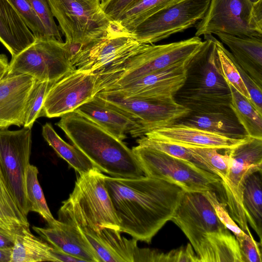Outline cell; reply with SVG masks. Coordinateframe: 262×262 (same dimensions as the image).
Returning a JSON list of instances; mask_svg holds the SVG:
<instances>
[{"label": "cell", "mask_w": 262, "mask_h": 262, "mask_svg": "<svg viewBox=\"0 0 262 262\" xmlns=\"http://www.w3.org/2000/svg\"><path fill=\"white\" fill-rule=\"evenodd\" d=\"M78 228L100 262H140L141 248L138 247L137 241L122 236L119 230L103 228L97 232Z\"/></svg>", "instance_id": "19"}, {"label": "cell", "mask_w": 262, "mask_h": 262, "mask_svg": "<svg viewBox=\"0 0 262 262\" xmlns=\"http://www.w3.org/2000/svg\"><path fill=\"white\" fill-rule=\"evenodd\" d=\"M38 174L37 168L30 164L26 176V192L30 211L38 213L47 222L49 227H55L60 221L54 218L49 209L38 181Z\"/></svg>", "instance_id": "33"}, {"label": "cell", "mask_w": 262, "mask_h": 262, "mask_svg": "<svg viewBox=\"0 0 262 262\" xmlns=\"http://www.w3.org/2000/svg\"><path fill=\"white\" fill-rule=\"evenodd\" d=\"M203 194L213 207L219 220L228 230L234 234L238 242L249 236L235 223L228 212L227 205L219 201L216 193L213 190L206 191L203 192Z\"/></svg>", "instance_id": "39"}, {"label": "cell", "mask_w": 262, "mask_h": 262, "mask_svg": "<svg viewBox=\"0 0 262 262\" xmlns=\"http://www.w3.org/2000/svg\"><path fill=\"white\" fill-rule=\"evenodd\" d=\"M252 21L257 30L262 33V0L253 4Z\"/></svg>", "instance_id": "44"}, {"label": "cell", "mask_w": 262, "mask_h": 262, "mask_svg": "<svg viewBox=\"0 0 262 262\" xmlns=\"http://www.w3.org/2000/svg\"><path fill=\"white\" fill-rule=\"evenodd\" d=\"M239 66L262 88V37L216 33Z\"/></svg>", "instance_id": "23"}, {"label": "cell", "mask_w": 262, "mask_h": 262, "mask_svg": "<svg viewBox=\"0 0 262 262\" xmlns=\"http://www.w3.org/2000/svg\"><path fill=\"white\" fill-rule=\"evenodd\" d=\"M66 37L71 60L88 45L117 30L98 0H48Z\"/></svg>", "instance_id": "6"}, {"label": "cell", "mask_w": 262, "mask_h": 262, "mask_svg": "<svg viewBox=\"0 0 262 262\" xmlns=\"http://www.w3.org/2000/svg\"><path fill=\"white\" fill-rule=\"evenodd\" d=\"M100 2V4H103L105 2H106L108 0H98Z\"/></svg>", "instance_id": "50"}, {"label": "cell", "mask_w": 262, "mask_h": 262, "mask_svg": "<svg viewBox=\"0 0 262 262\" xmlns=\"http://www.w3.org/2000/svg\"><path fill=\"white\" fill-rule=\"evenodd\" d=\"M32 147L31 129H0V165L8 185L21 213L30 207L26 192V176Z\"/></svg>", "instance_id": "11"}, {"label": "cell", "mask_w": 262, "mask_h": 262, "mask_svg": "<svg viewBox=\"0 0 262 262\" xmlns=\"http://www.w3.org/2000/svg\"><path fill=\"white\" fill-rule=\"evenodd\" d=\"M9 1L36 39L48 38L41 21L28 0Z\"/></svg>", "instance_id": "38"}, {"label": "cell", "mask_w": 262, "mask_h": 262, "mask_svg": "<svg viewBox=\"0 0 262 262\" xmlns=\"http://www.w3.org/2000/svg\"><path fill=\"white\" fill-rule=\"evenodd\" d=\"M204 36L203 44L188 63L185 80L174 99L192 113L231 112V93L221 69L216 38L212 34Z\"/></svg>", "instance_id": "3"}, {"label": "cell", "mask_w": 262, "mask_h": 262, "mask_svg": "<svg viewBox=\"0 0 262 262\" xmlns=\"http://www.w3.org/2000/svg\"><path fill=\"white\" fill-rule=\"evenodd\" d=\"M181 0H139L125 11L114 26L119 31L130 33L145 19Z\"/></svg>", "instance_id": "31"}, {"label": "cell", "mask_w": 262, "mask_h": 262, "mask_svg": "<svg viewBox=\"0 0 262 262\" xmlns=\"http://www.w3.org/2000/svg\"><path fill=\"white\" fill-rule=\"evenodd\" d=\"M35 79L26 74H6L0 81V129L23 126L27 100Z\"/></svg>", "instance_id": "18"}, {"label": "cell", "mask_w": 262, "mask_h": 262, "mask_svg": "<svg viewBox=\"0 0 262 262\" xmlns=\"http://www.w3.org/2000/svg\"><path fill=\"white\" fill-rule=\"evenodd\" d=\"M249 2L252 4H254L255 3H257L258 2H259V1L260 0H249Z\"/></svg>", "instance_id": "49"}, {"label": "cell", "mask_w": 262, "mask_h": 262, "mask_svg": "<svg viewBox=\"0 0 262 262\" xmlns=\"http://www.w3.org/2000/svg\"><path fill=\"white\" fill-rule=\"evenodd\" d=\"M9 63L6 55L0 54V81L7 74Z\"/></svg>", "instance_id": "47"}, {"label": "cell", "mask_w": 262, "mask_h": 262, "mask_svg": "<svg viewBox=\"0 0 262 262\" xmlns=\"http://www.w3.org/2000/svg\"><path fill=\"white\" fill-rule=\"evenodd\" d=\"M27 217L20 211L0 165V232L11 237L29 229Z\"/></svg>", "instance_id": "27"}, {"label": "cell", "mask_w": 262, "mask_h": 262, "mask_svg": "<svg viewBox=\"0 0 262 262\" xmlns=\"http://www.w3.org/2000/svg\"><path fill=\"white\" fill-rule=\"evenodd\" d=\"M145 176L173 183L187 192L203 193L214 190L221 179L190 161L157 149L137 145L132 148Z\"/></svg>", "instance_id": "7"}, {"label": "cell", "mask_w": 262, "mask_h": 262, "mask_svg": "<svg viewBox=\"0 0 262 262\" xmlns=\"http://www.w3.org/2000/svg\"><path fill=\"white\" fill-rule=\"evenodd\" d=\"M60 117L56 125L101 172L115 178L143 175L132 149L122 141L75 111Z\"/></svg>", "instance_id": "2"}, {"label": "cell", "mask_w": 262, "mask_h": 262, "mask_svg": "<svg viewBox=\"0 0 262 262\" xmlns=\"http://www.w3.org/2000/svg\"><path fill=\"white\" fill-rule=\"evenodd\" d=\"M78 113L122 141L130 133L132 137L138 130L137 124L129 118L105 104L96 96L76 109Z\"/></svg>", "instance_id": "22"}, {"label": "cell", "mask_w": 262, "mask_h": 262, "mask_svg": "<svg viewBox=\"0 0 262 262\" xmlns=\"http://www.w3.org/2000/svg\"><path fill=\"white\" fill-rule=\"evenodd\" d=\"M105 177L97 167L79 175L73 191L58 211V221L97 232L103 228L119 230L120 221L108 192Z\"/></svg>", "instance_id": "4"}, {"label": "cell", "mask_w": 262, "mask_h": 262, "mask_svg": "<svg viewBox=\"0 0 262 262\" xmlns=\"http://www.w3.org/2000/svg\"><path fill=\"white\" fill-rule=\"evenodd\" d=\"M95 96L137 124L138 128L134 138L140 137L154 129L173 124L190 112L174 99L127 96L116 91H100Z\"/></svg>", "instance_id": "8"}, {"label": "cell", "mask_w": 262, "mask_h": 262, "mask_svg": "<svg viewBox=\"0 0 262 262\" xmlns=\"http://www.w3.org/2000/svg\"><path fill=\"white\" fill-rule=\"evenodd\" d=\"M52 253L56 260V262H81L82 259L72 256L53 247Z\"/></svg>", "instance_id": "45"}, {"label": "cell", "mask_w": 262, "mask_h": 262, "mask_svg": "<svg viewBox=\"0 0 262 262\" xmlns=\"http://www.w3.org/2000/svg\"><path fill=\"white\" fill-rule=\"evenodd\" d=\"M137 142L139 145L152 148L171 156L191 162L205 169L192 158L188 149L183 146L145 135L140 137Z\"/></svg>", "instance_id": "37"}, {"label": "cell", "mask_w": 262, "mask_h": 262, "mask_svg": "<svg viewBox=\"0 0 262 262\" xmlns=\"http://www.w3.org/2000/svg\"><path fill=\"white\" fill-rule=\"evenodd\" d=\"M225 150L231 160L227 174L221 181L227 209L241 229L251 235L243 206V194L248 178L261 172L262 138L248 136L236 146Z\"/></svg>", "instance_id": "9"}, {"label": "cell", "mask_w": 262, "mask_h": 262, "mask_svg": "<svg viewBox=\"0 0 262 262\" xmlns=\"http://www.w3.org/2000/svg\"><path fill=\"white\" fill-rule=\"evenodd\" d=\"M53 247L33 234L30 229L15 235L10 262L54 261Z\"/></svg>", "instance_id": "28"}, {"label": "cell", "mask_w": 262, "mask_h": 262, "mask_svg": "<svg viewBox=\"0 0 262 262\" xmlns=\"http://www.w3.org/2000/svg\"><path fill=\"white\" fill-rule=\"evenodd\" d=\"M32 229L51 246L84 261L100 262L96 252L78 227L60 221L55 227Z\"/></svg>", "instance_id": "21"}, {"label": "cell", "mask_w": 262, "mask_h": 262, "mask_svg": "<svg viewBox=\"0 0 262 262\" xmlns=\"http://www.w3.org/2000/svg\"><path fill=\"white\" fill-rule=\"evenodd\" d=\"M257 172L246 180L243 194V206L247 219L260 239L262 234L261 179Z\"/></svg>", "instance_id": "30"}, {"label": "cell", "mask_w": 262, "mask_h": 262, "mask_svg": "<svg viewBox=\"0 0 262 262\" xmlns=\"http://www.w3.org/2000/svg\"><path fill=\"white\" fill-rule=\"evenodd\" d=\"M216 45L221 69L226 81L250 101L249 92L232 60L231 53L217 39Z\"/></svg>", "instance_id": "36"}, {"label": "cell", "mask_w": 262, "mask_h": 262, "mask_svg": "<svg viewBox=\"0 0 262 262\" xmlns=\"http://www.w3.org/2000/svg\"><path fill=\"white\" fill-rule=\"evenodd\" d=\"M168 262H200L190 243L167 252Z\"/></svg>", "instance_id": "43"}, {"label": "cell", "mask_w": 262, "mask_h": 262, "mask_svg": "<svg viewBox=\"0 0 262 262\" xmlns=\"http://www.w3.org/2000/svg\"><path fill=\"white\" fill-rule=\"evenodd\" d=\"M176 123L231 139H244L248 137L233 111L227 113L211 114H194L190 112Z\"/></svg>", "instance_id": "26"}, {"label": "cell", "mask_w": 262, "mask_h": 262, "mask_svg": "<svg viewBox=\"0 0 262 262\" xmlns=\"http://www.w3.org/2000/svg\"><path fill=\"white\" fill-rule=\"evenodd\" d=\"M252 7L249 0H210L205 15L196 25L195 36L223 33L262 37L252 21Z\"/></svg>", "instance_id": "14"}, {"label": "cell", "mask_w": 262, "mask_h": 262, "mask_svg": "<svg viewBox=\"0 0 262 262\" xmlns=\"http://www.w3.org/2000/svg\"><path fill=\"white\" fill-rule=\"evenodd\" d=\"M41 21L49 39L62 41L48 0H28Z\"/></svg>", "instance_id": "40"}, {"label": "cell", "mask_w": 262, "mask_h": 262, "mask_svg": "<svg viewBox=\"0 0 262 262\" xmlns=\"http://www.w3.org/2000/svg\"><path fill=\"white\" fill-rule=\"evenodd\" d=\"M192 158L203 168L219 177L221 181L226 177L231 160L228 154L222 155L218 149L210 147L187 146Z\"/></svg>", "instance_id": "34"}, {"label": "cell", "mask_w": 262, "mask_h": 262, "mask_svg": "<svg viewBox=\"0 0 262 262\" xmlns=\"http://www.w3.org/2000/svg\"><path fill=\"white\" fill-rule=\"evenodd\" d=\"M245 262H261L259 247L261 243L257 242L252 235L238 242Z\"/></svg>", "instance_id": "42"}, {"label": "cell", "mask_w": 262, "mask_h": 262, "mask_svg": "<svg viewBox=\"0 0 262 262\" xmlns=\"http://www.w3.org/2000/svg\"><path fill=\"white\" fill-rule=\"evenodd\" d=\"M199 36L164 45L147 44L122 63L97 76L98 92L123 85L151 73L191 58L201 49Z\"/></svg>", "instance_id": "5"}, {"label": "cell", "mask_w": 262, "mask_h": 262, "mask_svg": "<svg viewBox=\"0 0 262 262\" xmlns=\"http://www.w3.org/2000/svg\"><path fill=\"white\" fill-rule=\"evenodd\" d=\"M105 183L120 221L119 231L146 243L171 220L185 192L173 183L145 176H105Z\"/></svg>", "instance_id": "1"}, {"label": "cell", "mask_w": 262, "mask_h": 262, "mask_svg": "<svg viewBox=\"0 0 262 262\" xmlns=\"http://www.w3.org/2000/svg\"><path fill=\"white\" fill-rule=\"evenodd\" d=\"M36 38L9 0H0V41L12 58L25 50Z\"/></svg>", "instance_id": "24"}, {"label": "cell", "mask_w": 262, "mask_h": 262, "mask_svg": "<svg viewBox=\"0 0 262 262\" xmlns=\"http://www.w3.org/2000/svg\"><path fill=\"white\" fill-rule=\"evenodd\" d=\"M42 135L57 155L64 160L79 175L85 174L96 167L76 146L62 140L51 123H46L42 126Z\"/></svg>", "instance_id": "29"}, {"label": "cell", "mask_w": 262, "mask_h": 262, "mask_svg": "<svg viewBox=\"0 0 262 262\" xmlns=\"http://www.w3.org/2000/svg\"><path fill=\"white\" fill-rule=\"evenodd\" d=\"M146 45L135 40L129 33L116 30L86 46L71 62L76 69L98 74L122 63Z\"/></svg>", "instance_id": "13"}, {"label": "cell", "mask_w": 262, "mask_h": 262, "mask_svg": "<svg viewBox=\"0 0 262 262\" xmlns=\"http://www.w3.org/2000/svg\"><path fill=\"white\" fill-rule=\"evenodd\" d=\"M76 69L66 42L52 39H36L11 58L7 74H26L36 80L56 82Z\"/></svg>", "instance_id": "10"}, {"label": "cell", "mask_w": 262, "mask_h": 262, "mask_svg": "<svg viewBox=\"0 0 262 262\" xmlns=\"http://www.w3.org/2000/svg\"><path fill=\"white\" fill-rule=\"evenodd\" d=\"M11 250L0 248V262H10Z\"/></svg>", "instance_id": "48"}, {"label": "cell", "mask_w": 262, "mask_h": 262, "mask_svg": "<svg viewBox=\"0 0 262 262\" xmlns=\"http://www.w3.org/2000/svg\"><path fill=\"white\" fill-rule=\"evenodd\" d=\"M95 73L75 69L55 82L44 101L40 117H61L74 111L97 93Z\"/></svg>", "instance_id": "15"}, {"label": "cell", "mask_w": 262, "mask_h": 262, "mask_svg": "<svg viewBox=\"0 0 262 262\" xmlns=\"http://www.w3.org/2000/svg\"><path fill=\"white\" fill-rule=\"evenodd\" d=\"M210 0H181L161 10L129 33L138 42L152 44L192 27L205 15Z\"/></svg>", "instance_id": "12"}, {"label": "cell", "mask_w": 262, "mask_h": 262, "mask_svg": "<svg viewBox=\"0 0 262 262\" xmlns=\"http://www.w3.org/2000/svg\"><path fill=\"white\" fill-rule=\"evenodd\" d=\"M195 250L204 236L226 227L203 193L185 191L171 219Z\"/></svg>", "instance_id": "16"}, {"label": "cell", "mask_w": 262, "mask_h": 262, "mask_svg": "<svg viewBox=\"0 0 262 262\" xmlns=\"http://www.w3.org/2000/svg\"><path fill=\"white\" fill-rule=\"evenodd\" d=\"M145 136L184 147H210L218 150L231 149L245 139L229 138L178 123L154 129Z\"/></svg>", "instance_id": "20"}, {"label": "cell", "mask_w": 262, "mask_h": 262, "mask_svg": "<svg viewBox=\"0 0 262 262\" xmlns=\"http://www.w3.org/2000/svg\"><path fill=\"white\" fill-rule=\"evenodd\" d=\"M14 244V238L0 232V248L12 249Z\"/></svg>", "instance_id": "46"}, {"label": "cell", "mask_w": 262, "mask_h": 262, "mask_svg": "<svg viewBox=\"0 0 262 262\" xmlns=\"http://www.w3.org/2000/svg\"><path fill=\"white\" fill-rule=\"evenodd\" d=\"M191 58L105 91H116L125 96L144 98L174 99L184 83L187 66Z\"/></svg>", "instance_id": "17"}, {"label": "cell", "mask_w": 262, "mask_h": 262, "mask_svg": "<svg viewBox=\"0 0 262 262\" xmlns=\"http://www.w3.org/2000/svg\"><path fill=\"white\" fill-rule=\"evenodd\" d=\"M139 1L108 0L106 2L101 4V6L106 17L114 26L120 16Z\"/></svg>", "instance_id": "41"}, {"label": "cell", "mask_w": 262, "mask_h": 262, "mask_svg": "<svg viewBox=\"0 0 262 262\" xmlns=\"http://www.w3.org/2000/svg\"><path fill=\"white\" fill-rule=\"evenodd\" d=\"M231 93L230 107L249 137L262 138V115L250 101L228 84Z\"/></svg>", "instance_id": "32"}, {"label": "cell", "mask_w": 262, "mask_h": 262, "mask_svg": "<svg viewBox=\"0 0 262 262\" xmlns=\"http://www.w3.org/2000/svg\"><path fill=\"white\" fill-rule=\"evenodd\" d=\"M55 82L35 80L27 100L24 127L31 129L36 120L40 117L46 97Z\"/></svg>", "instance_id": "35"}, {"label": "cell", "mask_w": 262, "mask_h": 262, "mask_svg": "<svg viewBox=\"0 0 262 262\" xmlns=\"http://www.w3.org/2000/svg\"><path fill=\"white\" fill-rule=\"evenodd\" d=\"M194 251L200 262H245L238 242L227 228L205 235Z\"/></svg>", "instance_id": "25"}]
</instances>
